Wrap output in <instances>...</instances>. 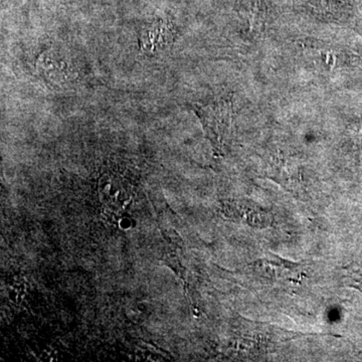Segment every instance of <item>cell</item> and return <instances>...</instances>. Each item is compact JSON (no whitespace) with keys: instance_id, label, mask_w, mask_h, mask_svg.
<instances>
[{"instance_id":"6da1fadb","label":"cell","mask_w":362,"mask_h":362,"mask_svg":"<svg viewBox=\"0 0 362 362\" xmlns=\"http://www.w3.org/2000/svg\"><path fill=\"white\" fill-rule=\"evenodd\" d=\"M194 108L207 137L216 146H223L232 129L233 108L230 102L228 100H214L209 103L197 105Z\"/></svg>"},{"instance_id":"7a4b0ae2","label":"cell","mask_w":362,"mask_h":362,"mask_svg":"<svg viewBox=\"0 0 362 362\" xmlns=\"http://www.w3.org/2000/svg\"><path fill=\"white\" fill-rule=\"evenodd\" d=\"M100 199L109 214L122 216L133 204V187L122 176L106 173L100 180Z\"/></svg>"},{"instance_id":"3957f363","label":"cell","mask_w":362,"mask_h":362,"mask_svg":"<svg viewBox=\"0 0 362 362\" xmlns=\"http://www.w3.org/2000/svg\"><path fill=\"white\" fill-rule=\"evenodd\" d=\"M175 39L173 26L164 21H154L140 33V47L147 54H156L168 47Z\"/></svg>"},{"instance_id":"277c9868","label":"cell","mask_w":362,"mask_h":362,"mask_svg":"<svg viewBox=\"0 0 362 362\" xmlns=\"http://www.w3.org/2000/svg\"><path fill=\"white\" fill-rule=\"evenodd\" d=\"M312 6L316 8L327 11L329 8V0H307Z\"/></svg>"}]
</instances>
